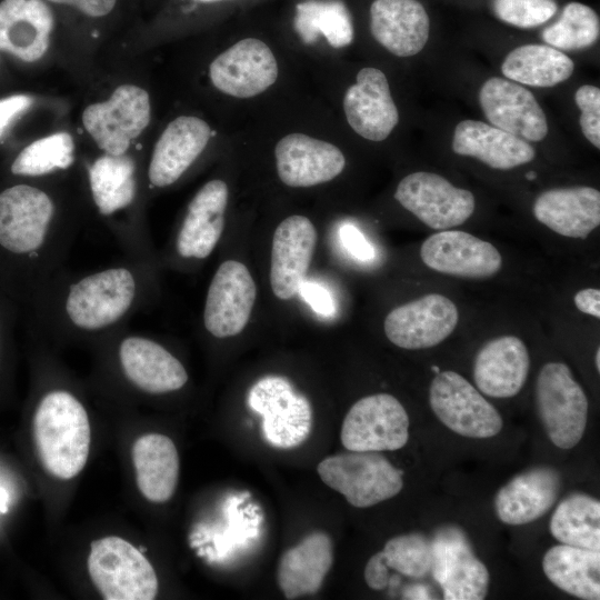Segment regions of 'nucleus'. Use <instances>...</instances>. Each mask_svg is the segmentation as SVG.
Wrapping results in <instances>:
<instances>
[{"label": "nucleus", "mask_w": 600, "mask_h": 600, "mask_svg": "<svg viewBox=\"0 0 600 600\" xmlns=\"http://www.w3.org/2000/svg\"><path fill=\"white\" fill-rule=\"evenodd\" d=\"M154 263L124 260L89 272L64 268L31 296L38 328L56 340L97 341L128 327L154 293Z\"/></svg>", "instance_id": "1"}, {"label": "nucleus", "mask_w": 600, "mask_h": 600, "mask_svg": "<svg viewBox=\"0 0 600 600\" xmlns=\"http://www.w3.org/2000/svg\"><path fill=\"white\" fill-rule=\"evenodd\" d=\"M77 221L46 189L14 184L0 192V251L17 261L32 296L63 268Z\"/></svg>", "instance_id": "2"}, {"label": "nucleus", "mask_w": 600, "mask_h": 600, "mask_svg": "<svg viewBox=\"0 0 600 600\" xmlns=\"http://www.w3.org/2000/svg\"><path fill=\"white\" fill-rule=\"evenodd\" d=\"M88 184L99 216L107 222L126 257L154 263V256L138 214V168L124 153H103L88 167Z\"/></svg>", "instance_id": "3"}, {"label": "nucleus", "mask_w": 600, "mask_h": 600, "mask_svg": "<svg viewBox=\"0 0 600 600\" xmlns=\"http://www.w3.org/2000/svg\"><path fill=\"white\" fill-rule=\"evenodd\" d=\"M33 438L49 473L62 480L79 474L91 442L90 421L82 401L64 388L46 391L33 414Z\"/></svg>", "instance_id": "4"}, {"label": "nucleus", "mask_w": 600, "mask_h": 600, "mask_svg": "<svg viewBox=\"0 0 600 600\" xmlns=\"http://www.w3.org/2000/svg\"><path fill=\"white\" fill-rule=\"evenodd\" d=\"M128 329L124 327L96 341L114 357L124 381L149 396L182 389L189 380L183 363L156 338Z\"/></svg>", "instance_id": "5"}, {"label": "nucleus", "mask_w": 600, "mask_h": 600, "mask_svg": "<svg viewBox=\"0 0 600 600\" xmlns=\"http://www.w3.org/2000/svg\"><path fill=\"white\" fill-rule=\"evenodd\" d=\"M320 479L356 508H368L397 496L402 470L374 451H349L330 456L317 467Z\"/></svg>", "instance_id": "6"}, {"label": "nucleus", "mask_w": 600, "mask_h": 600, "mask_svg": "<svg viewBox=\"0 0 600 600\" xmlns=\"http://www.w3.org/2000/svg\"><path fill=\"white\" fill-rule=\"evenodd\" d=\"M87 566L107 600H152L158 593L153 567L142 551L120 537L92 541Z\"/></svg>", "instance_id": "7"}, {"label": "nucleus", "mask_w": 600, "mask_h": 600, "mask_svg": "<svg viewBox=\"0 0 600 600\" xmlns=\"http://www.w3.org/2000/svg\"><path fill=\"white\" fill-rule=\"evenodd\" d=\"M536 404L550 441L560 449L576 447L584 434L588 420V399L562 362H548L536 382Z\"/></svg>", "instance_id": "8"}, {"label": "nucleus", "mask_w": 600, "mask_h": 600, "mask_svg": "<svg viewBox=\"0 0 600 600\" xmlns=\"http://www.w3.org/2000/svg\"><path fill=\"white\" fill-rule=\"evenodd\" d=\"M429 403L437 418L462 437L491 438L503 426L499 411L456 371L436 374L429 388Z\"/></svg>", "instance_id": "9"}, {"label": "nucleus", "mask_w": 600, "mask_h": 600, "mask_svg": "<svg viewBox=\"0 0 600 600\" xmlns=\"http://www.w3.org/2000/svg\"><path fill=\"white\" fill-rule=\"evenodd\" d=\"M349 451H394L409 440V417L401 402L389 393L359 399L347 412L340 432Z\"/></svg>", "instance_id": "10"}, {"label": "nucleus", "mask_w": 600, "mask_h": 600, "mask_svg": "<svg viewBox=\"0 0 600 600\" xmlns=\"http://www.w3.org/2000/svg\"><path fill=\"white\" fill-rule=\"evenodd\" d=\"M430 573L446 600H482L490 576L476 556L466 532L457 526L440 527L431 539Z\"/></svg>", "instance_id": "11"}, {"label": "nucleus", "mask_w": 600, "mask_h": 600, "mask_svg": "<svg viewBox=\"0 0 600 600\" xmlns=\"http://www.w3.org/2000/svg\"><path fill=\"white\" fill-rule=\"evenodd\" d=\"M248 404L262 417L263 438L276 448L296 447L310 434V402L284 378L259 380L249 392Z\"/></svg>", "instance_id": "12"}, {"label": "nucleus", "mask_w": 600, "mask_h": 600, "mask_svg": "<svg viewBox=\"0 0 600 600\" xmlns=\"http://www.w3.org/2000/svg\"><path fill=\"white\" fill-rule=\"evenodd\" d=\"M150 121V99L133 84L119 86L109 100L88 106L82 113L86 130L108 154L127 153Z\"/></svg>", "instance_id": "13"}, {"label": "nucleus", "mask_w": 600, "mask_h": 600, "mask_svg": "<svg viewBox=\"0 0 600 600\" xmlns=\"http://www.w3.org/2000/svg\"><path fill=\"white\" fill-rule=\"evenodd\" d=\"M257 298V286L249 269L240 261H222L209 283L202 310V327L214 339L242 332L249 322Z\"/></svg>", "instance_id": "14"}, {"label": "nucleus", "mask_w": 600, "mask_h": 600, "mask_svg": "<svg viewBox=\"0 0 600 600\" xmlns=\"http://www.w3.org/2000/svg\"><path fill=\"white\" fill-rule=\"evenodd\" d=\"M394 199L431 229L447 230L466 222L476 201L466 189L453 186L432 172L418 171L406 176L397 186Z\"/></svg>", "instance_id": "15"}, {"label": "nucleus", "mask_w": 600, "mask_h": 600, "mask_svg": "<svg viewBox=\"0 0 600 600\" xmlns=\"http://www.w3.org/2000/svg\"><path fill=\"white\" fill-rule=\"evenodd\" d=\"M229 188L221 179L206 182L189 202L171 242L172 259L196 263L218 246L226 224Z\"/></svg>", "instance_id": "16"}, {"label": "nucleus", "mask_w": 600, "mask_h": 600, "mask_svg": "<svg viewBox=\"0 0 600 600\" xmlns=\"http://www.w3.org/2000/svg\"><path fill=\"white\" fill-rule=\"evenodd\" d=\"M459 321L457 306L440 293H428L393 308L383 331L394 346L407 350L434 347L446 340Z\"/></svg>", "instance_id": "17"}, {"label": "nucleus", "mask_w": 600, "mask_h": 600, "mask_svg": "<svg viewBox=\"0 0 600 600\" xmlns=\"http://www.w3.org/2000/svg\"><path fill=\"white\" fill-rule=\"evenodd\" d=\"M278 63L261 40L246 38L219 54L210 64L212 84L236 98H251L271 87L278 78Z\"/></svg>", "instance_id": "18"}, {"label": "nucleus", "mask_w": 600, "mask_h": 600, "mask_svg": "<svg viewBox=\"0 0 600 600\" xmlns=\"http://www.w3.org/2000/svg\"><path fill=\"white\" fill-rule=\"evenodd\" d=\"M420 258L437 272L468 279L492 277L502 267V257L492 243L460 230H440L428 237Z\"/></svg>", "instance_id": "19"}, {"label": "nucleus", "mask_w": 600, "mask_h": 600, "mask_svg": "<svg viewBox=\"0 0 600 600\" xmlns=\"http://www.w3.org/2000/svg\"><path fill=\"white\" fill-rule=\"evenodd\" d=\"M317 240L316 227L304 216H290L277 226L271 243L270 286L278 299L289 300L299 293Z\"/></svg>", "instance_id": "20"}, {"label": "nucleus", "mask_w": 600, "mask_h": 600, "mask_svg": "<svg viewBox=\"0 0 600 600\" xmlns=\"http://www.w3.org/2000/svg\"><path fill=\"white\" fill-rule=\"evenodd\" d=\"M481 109L491 126L526 141L543 140L546 114L534 96L514 81L492 77L479 92Z\"/></svg>", "instance_id": "21"}, {"label": "nucleus", "mask_w": 600, "mask_h": 600, "mask_svg": "<svg viewBox=\"0 0 600 600\" xmlns=\"http://www.w3.org/2000/svg\"><path fill=\"white\" fill-rule=\"evenodd\" d=\"M274 157L279 179L291 188L328 182L346 166V158L338 147L303 133L281 138L276 144Z\"/></svg>", "instance_id": "22"}, {"label": "nucleus", "mask_w": 600, "mask_h": 600, "mask_svg": "<svg viewBox=\"0 0 600 600\" xmlns=\"http://www.w3.org/2000/svg\"><path fill=\"white\" fill-rule=\"evenodd\" d=\"M343 110L353 131L371 141L387 139L399 121L388 80L373 67L358 72L356 83L344 93Z\"/></svg>", "instance_id": "23"}, {"label": "nucleus", "mask_w": 600, "mask_h": 600, "mask_svg": "<svg viewBox=\"0 0 600 600\" xmlns=\"http://www.w3.org/2000/svg\"><path fill=\"white\" fill-rule=\"evenodd\" d=\"M211 138V128L200 118L182 116L172 120L159 137L148 166L151 188L176 183L194 163Z\"/></svg>", "instance_id": "24"}, {"label": "nucleus", "mask_w": 600, "mask_h": 600, "mask_svg": "<svg viewBox=\"0 0 600 600\" xmlns=\"http://www.w3.org/2000/svg\"><path fill=\"white\" fill-rule=\"evenodd\" d=\"M54 19L44 0H2L0 2V50L34 62L50 44Z\"/></svg>", "instance_id": "25"}, {"label": "nucleus", "mask_w": 600, "mask_h": 600, "mask_svg": "<svg viewBox=\"0 0 600 600\" xmlns=\"http://www.w3.org/2000/svg\"><path fill=\"white\" fill-rule=\"evenodd\" d=\"M530 368L524 342L516 336H501L478 351L473 380L478 390L491 398H511L520 392Z\"/></svg>", "instance_id": "26"}, {"label": "nucleus", "mask_w": 600, "mask_h": 600, "mask_svg": "<svg viewBox=\"0 0 600 600\" xmlns=\"http://www.w3.org/2000/svg\"><path fill=\"white\" fill-rule=\"evenodd\" d=\"M559 472L548 466L526 470L507 482L496 494L499 520L510 526L530 523L546 514L558 499Z\"/></svg>", "instance_id": "27"}, {"label": "nucleus", "mask_w": 600, "mask_h": 600, "mask_svg": "<svg viewBox=\"0 0 600 600\" xmlns=\"http://www.w3.org/2000/svg\"><path fill=\"white\" fill-rule=\"evenodd\" d=\"M532 212L553 232L586 239L600 224V192L587 186L550 189L537 197Z\"/></svg>", "instance_id": "28"}, {"label": "nucleus", "mask_w": 600, "mask_h": 600, "mask_svg": "<svg viewBox=\"0 0 600 600\" xmlns=\"http://www.w3.org/2000/svg\"><path fill=\"white\" fill-rule=\"evenodd\" d=\"M374 39L398 57L419 53L429 37V17L417 0H374L370 7Z\"/></svg>", "instance_id": "29"}, {"label": "nucleus", "mask_w": 600, "mask_h": 600, "mask_svg": "<svg viewBox=\"0 0 600 600\" xmlns=\"http://www.w3.org/2000/svg\"><path fill=\"white\" fill-rule=\"evenodd\" d=\"M333 563V544L322 531L306 536L280 558L277 581L287 599L317 593Z\"/></svg>", "instance_id": "30"}, {"label": "nucleus", "mask_w": 600, "mask_h": 600, "mask_svg": "<svg viewBox=\"0 0 600 600\" xmlns=\"http://www.w3.org/2000/svg\"><path fill=\"white\" fill-rule=\"evenodd\" d=\"M452 150L499 170L528 163L536 156L533 147L526 140L478 120H464L457 124Z\"/></svg>", "instance_id": "31"}, {"label": "nucleus", "mask_w": 600, "mask_h": 600, "mask_svg": "<svg viewBox=\"0 0 600 600\" xmlns=\"http://www.w3.org/2000/svg\"><path fill=\"white\" fill-rule=\"evenodd\" d=\"M137 486L142 496L157 503L168 501L179 479V454L173 441L160 433L138 438L131 450Z\"/></svg>", "instance_id": "32"}, {"label": "nucleus", "mask_w": 600, "mask_h": 600, "mask_svg": "<svg viewBox=\"0 0 600 600\" xmlns=\"http://www.w3.org/2000/svg\"><path fill=\"white\" fill-rule=\"evenodd\" d=\"M542 570L562 591L584 600L600 599V551L557 544L544 553Z\"/></svg>", "instance_id": "33"}, {"label": "nucleus", "mask_w": 600, "mask_h": 600, "mask_svg": "<svg viewBox=\"0 0 600 600\" xmlns=\"http://www.w3.org/2000/svg\"><path fill=\"white\" fill-rule=\"evenodd\" d=\"M573 61L560 50L546 44H526L513 49L501 71L507 79L531 87H553L572 74Z\"/></svg>", "instance_id": "34"}, {"label": "nucleus", "mask_w": 600, "mask_h": 600, "mask_svg": "<svg viewBox=\"0 0 600 600\" xmlns=\"http://www.w3.org/2000/svg\"><path fill=\"white\" fill-rule=\"evenodd\" d=\"M293 28L302 42L313 44L322 36L332 48L349 46L354 37L352 18L340 0H303L296 6Z\"/></svg>", "instance_id": "35"}, {"label": "nucleus", "mask_w": 600, "mask_h": 600, "mask_svg": "<svg viewBox=\"0 0 600 600\" xmlns=\"http://www.w3.org/2000/svg\"><path fill=\"white\" fill-rule=\"evenodd\" d=\"M549 529L561 543L600 551V502L586 493H572L553 511Z\"/></svg>", "instance_id": "36"}, {"label": "nucleus", "mask_w": 600, "mask_h": 600, "mask_svg": "<svg viewBox=\"0 0 600 600\" xmlns=\"http://www.w3.org/2000/svg\"><path fill=\"white\" fill-rule=\"evenodd\" d=\"M74 143L67 132H58L27 146L13 160L14 176L39 178L68 170L74 162Z\"/></svg>", "instance_id": "37"}, {"label": "nucleus", "mask_w": 600, "mask_h": 600, "mask_svg": "<svg viewBox=\"0 0 600 600\" xmlns=\"http://www.w3.org/2000/svg\"><path fill=\"white\" fill-rule=\"evenodd\" d=\"M598 14L580 2L568 3L560 18L546 28L542 39L551 47L561 50H577L592 46L599 38Z\"/></svg>", "instance_id": "38"}, {"label": "nucleus", "mask_w": 600, "mask_h": 600, "mask_svg": "<svg viewBox=\"0 0 600 600\" xmlns=\"http://www.w3.org/2000/svg\"><path fill=\"white\" fill-rule=\"evenodd\" d=\"M386 564L409 578H423L431 571V539L407 533L389 539L381 550Z\"/></svg>", "instance_id": "39"}, {"label": "nucleus", "mask_w": 600, "mask_h": 600, "mask_svg": "<svg viewBox=\"0 0 600 600\" xmlns=\"http://www.w3.org/2000/svg\"><path fill=\"white\" fill-rule=\"evenodd\" d=\"M554 0H493L496 16L519 28H533L548 21L557 12Z\"/></svg>", "instance_id": "40"}, {"label": "nucleus", "mask_w": 600, "mask_h": 600, "mask_svg": "<svg viewBox=\"0 0 600 600\" xmlns=\"http://www.w3.org/2000/svg\"><path fill=\"white\" fill-rule=\"evenodd\" d=\"M581 110L580 127L583 136L597 149L600 148V89L591 84L581 86L574 96Z\"/></svg>", "instance_id": "41"}, {"label": "nucleus", "mask_w": 600, "mask_h": 600, "mask_svg": "<svg viewBox=\"0 0 600 600\" xmlns=\"http://www.w3.org/2000/svg\"><path fill=\"white\" fill-rule=\"evenodd\" d=\"M33 103V98L27 94H14L0 99V138L7 128Z\"/></svg>", "instance_id": "42"}, {"label": "nucleus", "mask_w": 600, "mask_h": 600, "mask_svg": "<svg viewBox=\"0 0 600 600\" xmlns=\"http://www.w3.org/2000/svg\"><path fill=\"white\" fill-rule=\"evenodd\" d=\"M364 580L369 588L382 590L389 583V567L386 564L382 552L374 553L364 567Z\"/></svg>", "instance_id": "43"}, {"label": "nucleus", "mask_w": 600, "mask_h": 600, "mask_svg": "<svg viewBox=\"0 0 600 600\" xmlns=\"http://www.w3.org/2000/svg\"><path fill=\"white\" fill-rule=\"evenodd\" d=\"M340 234L343 244L356 258L369 260L373 257V249L356 227L350 224L343 226Z\"/></svg>", "instance_id": "44"}, {"label": "nucleus", "mask_w": 600, "mask_h": 600, "mask_svg": "<svg viewBox=\"0 0 600 600\" xmlns=\"http://www.w3.org/2000/svg\"><path fill=\"white\" fill-rule=\"evenodd\" d=\"M299 292L310 306L321 314L332 313L333 306L329 293L321 286L303 281Z\"/></svg>", "instance_id": "45"}, {"label": "nucleus", "mask_w": 600, "mask_h": 600, "mask_svg": "<svg viewBox=\"0 0 600 600\" xmlns=\"http://www.w3.org/2000/svg\"><path fill=\"white\" fill-rule=\"evenodd\" d=\"M52 3L69 4L88 17L99 18L110 13L117 0H47Z\"/></svg>", "instance_id": "46"}, {"label": "nucleus", "mask_w": 600, "mask_h": 600, "mask_svg": "<svg viewBox=\"0 0 600 600\" xmlns=\"http://www.w3.org/2000/svg\"><path fill=\"white\" fill-rule=\"evenodd\" d=\"M573 302L577 309L586 314L600 318V290L586 288L574 294Z\"/></svg>", "instance_id": "47"}, {"label": "nucleus", "mask_w": 600, "mask_h": 600, "mask_svg": "<svg viewBox=\"0 0 600 600\" xmlns=\"http://www.w3.org/2000/svg\"><path fill=\"white\" fill-rule=\"evenodd\" d=\"M403 598L407 599H426L428 597V590L423 586H413L404 591Z\"/></svg>", "instance_id": "48"}, {"label": "nucleus", "mask_w": 600, "mask_h": 600, "mask_svg": "<svg viewBox=\"0 0 600 600\" xmlns=\"http://www.w3.org/2000/svg\"><path fill=\"white\" fill-rule=\"evenodd\" d=\"M4 501H6V494H4L3 490L0 489V511H6Z\"/></svg>", "instance_id": "49"}, {"label": "nucleus", "mask_w": 600, "mask_h": 600, "mask_svg": "<svg viewBox=\"0 0 600 600\" xmlns=\"http://www.w3.org/2000/svg\"><path fill=\"white\" fill-rule=\"evenodd\" d=\"M594 363L596 368L599 371L600 370V348H597L596 356H594Z\"/></svg>", "instance_id": "50"}, {"label": "nucleus", "mask_w": 600, "mask_h": 600, "mask_svg": "<svg viewBox=\"0 0 600 600\" xmlns=\"http://www.w3.org/2000/svg\"><path fill=\"white\" fill-rule=\"evenodd\" d=\"M527 178L532 180V179L536 178V173L534 172H528Z\"/></svg>", "instance_id": "51"}, {"label": "nucleus", "mask_w": 600, "mask_h": 600, "mask_svg": "<svg viewBox=\"0 0 600 600\" xmlns=\"http://www.w3.org/2000/svg\"><path fill=\"white\" fill-rule=\"evenodd\" d=\"M199 1H202V2H214V1H222V0H199Z\"/></svg>", "instance_id": "52"}]
</instances>
